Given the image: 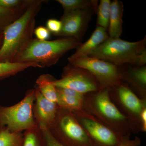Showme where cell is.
<instances>
[{
  "label": "cell",
  "mask_w": 146,
  "mask_h": 146,
  "mask_svg": "<svg viewBox=\"0 0 146 146\" xmlns=\"http://www.w3.org/2000/svg\"><path fill=\"white\" fill-rule=\"evenodd\" d=\"M30 67L42 68L39 64L32 62H0V79L15 75L20 72Z\"/></svg>",
  "instance_id": "d6986e66"
},
{
  "label": "cell",
  "mask_w": 146,
  "mask_h": 146,
  "mask_svg": "<svg viewBox=\"0 0 146 146\" xmlns=\"http://www.w3.org/2000/svg\"><path fill=\"white\" fill-rule=\"evenodd\" d=\"M121 81L135 94L143 100H146V67L135 66L128 69H121Z\"/></svg>",
  "instance_id": "4fadbf2b"
},
{
  "label": "cell",
  "mask_w": 146,
  "mask_h": 146,
  "mask_svg": "<svg viewBox=\"0 0 146 146\" xmlns=\"http://www.w3.org/2000/svg\"><path fill=\"white\" fill-rule=\"evenodd\" d=\"M48 129L65 146H91L89 137L74 114L59 106L54 121Z\"/></svg>",
  "instance_id": "8992f818"
},
{
  "label": "cell",
  "mask_w": 146,
  "mask_h": 146,
  "mask_svg": "<svg viewBox=\"0 0 146 146\" xmlns=\"http://www.w3.org/2000/svg\"><path fill=\"white\" fill-rule=\"evenodd\" d=\"M33 0H25L21 5L8 8L0 6V34L9 25L18 19L27 9Z\"/></svg>",
  "instance_id": "e0dca14e"
},
{
  "label": "cell",
  "mask_w": 146,
  "mask_h": 146,
  "mask_svg": "<svg viewBox=\"0 0 146 146\" xmlns=\"http://www.w3.org/2000/svg\"><path fill=\"white\" fill-rule=\"evenodd\" d=\"M44 1L33 0L25 13L5 29L0 48V62H16L33 39L35 18Z\"/></svg>",
  "instance_id": "6da1fadb"
},
{
  "label": "cell",
  "mask_w": 146,
  "mask_h": 146,
  "mask_svg": "<svg viewBox=\"0 0 146 146\" xmlns=\"http://www.w3.org/2000/svg\"><path fill=\"white\" fill-rule=\"evenodd\" d=\"M89 137L91 146H116L124 136L119 134L84 110L74 114Z\"/></svg>",
  "instance_id": "9c48e42d"
},
{
  "label": "cell",
  "mask_w": 146,
  "mask_h": 146,
  "mask_svg": "<svg viewBox=\"0 0 146 146\" xmlns=\"http://www.w3.org/2000/svg\"><path fill=\"white\" fill-rule=\"evenodd\" d=\"M108 37L109 35L106 30L102 27L97 26L89 39L85 43L81 44L76 49L75 52L68 58L74 59L88 56Z\"/></svg>",
  "instance_id": "9a60e30c"
},
{
  "label": "cell",
  "mask_w": 146,
  "mask_h": 146,
  "mask_svg": "<svg viewBox=\"0 0 146 146\" xmlns=\"http://www.w3.org/2000/svg\"><path fill=\"white\" fill-rule=\"evenodd\" d=\"M22 132L11 133L5 129L0 131V146H22L23 142Z\"/></svg>",
  "instance_id": "7402d4cb"
},
{
  "label": "cell",
  "mask_w": 146,
  "mask_h": 146,
  "mask_svg": "<svg viewBox=\"0 0 146 146\" xmlns=\"http://www.w3.org/2000/svg\"><path fill=\"white\" fill-rule=\"evenodd\" d=\"M123 5L122 2L115 0L110 5L108 35L112 38H119L123 31Z\"/></svg>",
  "instance_id": "2e32d148"
},
{
  "label": "cell",
  "mask_w": 146,
  "mask_h": 146,
  "mask_svg": "<svg viewBox=\"0 0 146 146\" xmlns=\"http://www.w3.org/2000/svg\"><path fill=\"white\" fill-rule=\"evenodd\" d=\"M98 4L86 8L64 12L60 21L62 29L57 36L71 37L81 42Z\"/></svg>",
  "instance_id": "8fae6325"
},
{
  "label": "cell",
  "mask_w": 146,
  "mask_h": 146,
  "mask_svg": "<svg viewBox=\"0 0 146 146\" xmlns=\"http://www.w3.org/2000/svg\"><path fill=\"white\" fill-rule=\"evenodd\" d=\"M44 133L46 146H65L57 141L52 135L49 130L43 126H39Z\"/></svg>",
  "instance_id": "d4e9b609"
},
{
  "label": "cell",
  "mask_w": 146,
  "mask_h": 146,
  "mask_svg": "<svg viewBox=\"0 0 146 146\" xmlns=\"http://www.w3.org/2000/svg\"><path fill=\"white\" fill-rule=\"evenodd\" d=\"M54 79L48 74H42L36 79V88L47 100L57 103V91L56 87L52 83Z\"/></svg>",
  "instance_id": "ac0fdd59"
},
{
  "label": "cell",
  "mask_w": 146,
  "mask_h": 146,
  "mask_svg": "<svg viewBox=\"0 0 146 146\" xmlns=\"http://www.w3.org/2000/svg\"><path fill=\"white\" fill-rule=\"evenodd\" d=\"M80 41L71 37H61L51 41L33 39L16 60L18 63L32 62L42 68L56 64L66 53L77 49Z\"/></svg>",
  "instance_id": "277c9868"
},
{
  "label": "cell",
  "mask_w": 146,
  "mask_h": 146,
  "mask_svg": "<svg viewBox=\"0 0 146 146\" xmlns=\"http://www.w3.org/2000/svg\"><path fill=\"white\" fill-rule=\"evenodd\" d=\"M83 108L119 134L125 136L133 133L127 118L111 100L108 88L85 94Z\"/></svg>",
  "instance_id": "3957f363"
},
{
  "label": "cell",
  "mask_w": 146,
  "mask_h": 146,
  "mask_svg": "<svg viewBox=\"0 0 146 146\" xmlns=\"http://www.w3.org/2000/svg\"><path fill=\"white\" fill-rule=\"evenodd\" d=\"M3 37V34H0V48H1L2 44Z\"/></svg>",
  "instance_id": "f546056e"
},
{
  "label": "cell",
  "mask_w": 146,
  "mask_h": 146,
  "mask_svg": "<svg viewBox=\"0 0 146 146\" xmlns=\"http://www.w3.org/2000/svg\"><path fill=\"white\" fill-rule=\"evenodd\" d=\"M35 99L33 112L36 124L49 128L56 116L59 106L56 103L47 100L35 88Z\"/></svg>",
  "instance_id": "7c38bea8"
},
{
  "label": "cell",
  "mask_w": 146,
  "mask_h": 146,
  "mask_svg": "<svg viewBox=\"0 0 146 146\" xmlns=\"http://www.w3.org/2000/svg\"><path fill=\"white\" fill-rule=\"evenodd\" d=\"M46 27L50 32L57 36L62 29V23L60 21L55 19H49L46 23Z\"/></svg>",
  "instance_id": "cb8c5ba5"
},
{
  "label": "cell",
  "mask_w": 146,
  "mask_h": 146,
  "mask_svg": "<svg viewBox=\"0 0 146 146\" xmlns=\"http://www.w3.org/2000/svg\"><path fill=\"white\" fill-rule=\"evenodd\" d=\"M52 83L56 87L72 89L84 94L96 92L102 88L89 72L70 64L64 68L61 78L54 79Z\"/></svg>",
  "instance_id": "30bf717a"
},
{
  "label": "cell",
  "mask_w": 146,
  "mask_h": 146,
  "mask_svg": "<svg viewBox=\"0 0 146 146\" xmlns=\"http://www.w3.org/2000/svg\"><path fill=\"white\" fill-rule=\"evenodd\" d=\"M22 146H46L44 133L37 125L24 131Z\"/></svg>",
  "instance_id": "ffe728a7"
},
{
  "label": "cell",
  "mask_w": 146,
  "mask_h": 146,
  "mask_svg": "<svg viewBox=\"0 0 146 146\" xmlns=\"http://www.w3.org/2000/svg\"><path fill=\"white\" fill-rule=\"evenodd\" d=\"M146 38L129 42L109 36L88 56L117 66L125 64L145 66L146 63Z\"/></svg>",
  "instance_id": "7a4b0ae2"
},
{
  "label": "cell",
  "mask_w": 146,
  "mask_h": 146,
  "mask_svg": "<svg viewBox=\"0 0 146 146\" xmlns=\"http://www.w3.org/2000/svg\"><path fill=\"white\" fill-rule=\"evenodd\" d=\"M35 94V89H30L14 105H0V131L7 129L11 133L23 132L37 125L33 112Z\"/></svg>",
  "instance_id": "5b68a950"
},
{
  "label": "cell",
  "mask_w": 146,
  "mask_h": 146,
  "mask_svg": "<svg viewBox=\"0 0 146 146\" xmlns=\"http://www.w3.org/2000/svg\"><path fill=\"white\" fill-rule=\"evenodd\" d=\"M131 134H128L124 136L121 143L116 146H140L141 143V138L136 136L133 139L130 138Z\"/></svg>",
  "instance_id": "4316f807"
},
{
  "label": "cell",
  "mask_w": 146,
  "mask_h": 146,
  "mask_svg": "<svg viewBox=\"0 0 146 146\" xmlns=\"http://www.w3.org/2000/svg\"><path fill=\"white\" fill-rule=\"evenodd\" d=\"M110 96L120 112L127 118L133 133L142 132L141 113L146 100L138 97L124 82L109 89Z\"/></svg>",
  "instance_id": "52a82bcc"
},
{
  "label": "cell",
  "mask_w": 146,
  "mask_h": 146,
  "mask_svg": "<svg viewBox=\"0 0 146 146\" xmlns=\"http://www.w3.org/2000/svg\"><path fill=\"white\" fill-rule=\"evenodd\" d=\"M62 6L64 12L85 8L98 4V1L91 0H56Z\"/></svg>",
  "instance_id": "603a6c76"
},
{
  "label": "cell",
  "mask_w": 146,
  "mask_h": 146,
  "mask_svg": "<svg viewBox=\"0 0 146 146\" xmlns=\"http://www.w3.org/2000/svg\"><path fill=\"white\" fill-rule=\"evenodd\" d=\"M111 3L110 0H101L97 8V26L102 27L107 31L109 26Z\"/></svg>",
  "instance_id": "44dd1931"
},
{
  "label": "cell",
  "mask_w": 146,
  "mask_h": 146,
  "mask_svg": "<svg viewBox=\"0 0 146 146\" xmlns=\"http://www.w3.org/2000/svg\"><path fill=\"white\" fill-rule=\"evenodd\" d=\"M34 34L38 40L46 41L50 38L51 33L46 27L39 26L35 29Z\"/></svg>",
  "instance_id": "484cf974"
},
{
  "label": "cell",
  "mask_w": 146,
  "mask_h": 146,
  "mask_svg": "<svg viewBox=\"0 0 146 146\" xmlns=\"http://www.w3.org/2000/svg\"><path fill=\"white\" fill-rule=\"evenodd\" d=\"M58 106L69 110L74 114L84 111V100L85 94L67 88L56 87Z\"/></svg>",
  "instance_id": "5bb4252c"
},
{
  "label": "cell",
  "mask_w": 146,
  "mask_h": 146,
  "mask_svg": "<svg viewBox=\"0 0 146 146\" xmlns=\"http://www.w3.org/2000/svg\"><path fill=\"white\" fill-rule=\"evenodd\" d=\"M68 60L74 67L82 68L89 72L102 88L110 89L122 82L120 68L109 62L87 56L74 59L68 58Z\"/></svg>",
  "instance_id": "ba28073f"
},
{
  "label": "cell",
  "mask_w": 146,
  "mask_h": 146,
  "mask_svg": "<svg viewBox=\"0 0 146 146\" xmlns=\"http://www.w3.org/2000/svg\"><path fill=\"white\" fill-rule=\"evenodd\" d=\"M141 122L142 126V132L146 131V108L142 111L141 116Z\"/></svg>",
  "instance_id": "f1b7e54d"
},
{
  "label": "cell",
  "mask_w": 146,
  "mask_h": 146,
  "mask_svg": "<svg viewBox=\"0 0 146 146\" xmlns=\"http://www.w3.org/2000/svg\"><path fill=\"white\" fill-rule=\"evenodd\" d=\"M25 0H0V6L5 8H11L21 5Z\"/></svg>",
  "instance_id": "83f0119b"
}]
</instances>
